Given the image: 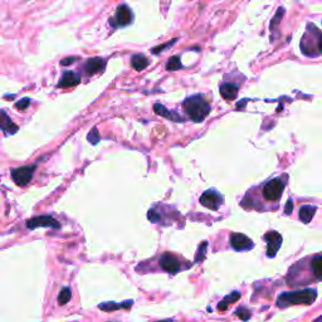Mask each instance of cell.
<instances>
[{
	"mask_svg": "<svg viewBox=\"0 0 322 322\" xmlns=\"http://www.w3.org/2000/svg\"><path fill=\"white\" fill-rule=\"evenodd\" d=\"M287 281L291 287L322 281V253L313 254L296 263L290 269Z\"/></svg>",
	"mask_w": 322,
	"mask_h": 322,
	"instance_id": "obj_1",
	"label": "cell"
},
{
	"mask_svg": "<svg viewBox=\"0 0 322 322\" xmlns=\"http://www.w3.org/2000/svg\"><path fill=\"white\" fill-rule=\"evenodd\" d=\"M185 112L194 122L204 121V118L209 115L210 105L203 95H195L188 97L183 104Z\"/></svg>",
	"mask_w": 322,
	"mask_h": 322,
	"instance_id": "obj_2",
	"label": "cell"
},
{
	"mask_svg": "<svg viewBox=\"0 0 322 322\" xmlns=\"http://www.w3.org/2000/svg\"><path fill=\"white\" fill-rule=\"evenodd\" d=\"M317 299L316 290H303L297 292L282 293L277 300L278 307H288L292 304H311Z\"/></svg>",
	"mask_w": 322,
	"mask_h": 322,
	"instance_id": "obj_3",
	"label": "cell"
},
{
	"mask_svg": "<svg viewBox=\"0 0 322 322\" xmlns=\"http://www.w3.org/2000/svg\"><path fill=\"white\" fill-rule=\"evenodd\" d=\"M287 176L284 175L283 177H276L269 180L268 183L264 184L263 190H262V194H263V198L267 201H272V203H278V200L281 199L282 193L284 190V186L287 184Z\"/></svg>",
	"mask_w": 322,
	"mask_h": 322,
	"instance_id": "obj_4",
	"label": "cell"
},
{
	"mask_svg": "<svg viewBox=\"0 0 322 322\" xmlns=\"http://www.w3.org/2000/svg\"><path fill=\"white\" fill-rule=\"evenodd\" d=\"M36 170V165L32 166H23V168L13 169L12 170V177L15 184L19 186H25L32 179L33 174Z\"/></svg>",
	"mask_w": 322,
	"mask_h": 322,
	"instance_id": "obj_5",
	"label": "cell"
},
{
	"mask_svg": "<svg viewBox=\"0 0 322 322\" xmlns=\"http://www.w3.org/2000/svg\"><path fill=\"white\" fill-rule=\"evenodd\" d=\"M159 263L163 271H165V272L168 273H172V275L180 272L181 269H183L180 260L170 253H164L163 256L160 257Z\"/></svg>",
	"mask_w": 322,
	"mask_h": 322,
	"instance_id": "obj_6",
	"label": "cell"
},
{
	"mask_svg": "<svg viewBox=\"0 0 322 322\" xmlns=\"http://www.w3.org/2000/svg\"><path fill=\"white\" fill-rule=\"evenodd\" d=\"M200 204L212 210H218L220 204H223V196L216 190L210 189L200 196Z\"/></svg>",
	"mask_w": 322,
	"mask_h": 322,
	"instance_id": "obj_7",
	"label": "cell"
},
{
	"mask_svg": "<svg viewBox=\"0 0 322 322\" xmlns=\"http://www.w3.org/2000/svg\"><path fill=\"white\" fill-rule=\"evenodd\" d=\"M132 12L127 5L122 4L117 8L115 14V18H113L112 24L115 27H127L132 23Z\"/></svg>",
	"mask_w": 322,
	"mask_h": 322,
	"instance_id": "obj_8",
	"label": "cell"
},
{
	"mask_svg": "<svg viewBox=\"0 0 322 322\" xmlns=\"http://www.w3.org/2000/svg\"><path fill=\"white\" fill-rule=\"evenodd\" d=\"M264 239H266L267 242V256H268L269 258H273L276 254H277V252L279 251L282 245L281 234L275 231L268 232V233L264 236Z\"/></svg>",
	"mask_w": 322,
	"mask_h": 322,
	"instance_id": "obj_9",
	"label": "cell"
},
{
	"mask_svg": "<svg viewBox=\"0 0 322 322\" xmlns=\"http://www.w3.org/2000/svg\"><path fill=\"white\" fill-rule=\"evenodd\" d=\"M27 227L29 229H36L39 227H50V228H56L58 229L61 225L57 222L56 219L52 218L49 215H42V216H36V218H32L29 220H27Z\"/></svg>",
	"mask_w": 322,
	"mask_h": 322,
	"instance_id": "obj_10",
	"label": "cell"
},
{
	"mask_svg": "<svg viewBox=\"0 0 322 322\" xmlns=\"http://www.w3.org/2000/svg\"><path fill=\"white\" fill-rule=\"evenodd\" d=\"M231 245L236 251H249L253 248V242L248 236L240 233H232L231 236Z\"/></svg>",
	"mask_w": 322,
	"mask_h": 322,
	"instance_id": "obj_11",
	"label": "cell"
},
{
	"mask_svg": "<svg viewBox=\"0 0 322 322\" xmlns=\"http://www.w3.org/2000/svg\"><path fill=\"white\" fill-rule=\"evenodd\" d=\"M106 67V61L102 58H91L88 59L85 64V72L88 76H93L100 72H102Z\"/></svg>",
	"mask_w": 322,
	"mask_h": 322,
	"instance_id": "obj_12",
	"label": "cell"
},
{
	"mask_svg": "<svg viewBox=\"0 0 322 322\" xmlns=\"http://www.w3.org/2000/svg\"><path fill=\"white\" fill-rule=\"evenodd\" d=\"M80 82V76H78L77 73H74V72L68 71L63 73L62 78H61V81L58 82V87H61V88H68V87L76 86V85H78Z\"/></svg>",
	"mask_w": 322,
	"mask_h": 322,
	"instance_id": "obj_13",
	"label": "cell"
},
{
	"mask_svg": "<svg viewBox=\"0 0 322 322\" xmlns=\"http://www.w3.org/2000/svg\"><path fill=\"white\" fill-rule=\"evenodd\" d=\"M220 95L227 101L236 100L238 95V86L234 83H223L220 86Z\"/></svg>",
	"mask_w": 322,
	"mask_h": 322,
	"instance_id": "obj_14",
	"label": "cell"
},
{
	"mask_svg": "<svg viewBox=\"0 0 322 322\" xmlns=\"http://www.w3.org/2000/svg\"><path fill=\"white\" fill-rule=\"evenodd\" d=\"M154 109H155V112H156L157 115L169 118V120H172V121H176V122L183 121V117H180V116L177 115L176 112H172V111H168V108H166L165 106H163V105L156 104L154 106Z\"/></svg>",
	"mask_w": 322,
	"mask_h": 322,
	"instance_id": "obj_15",
	"label": "cell"
},
{
	"mask_svg": "<svg viewBox=\"0 0 322 322\" xmlns=\"http://www.w3.org/2000/svg\"><path fill=\"white\" fill-rule=\"evenodd\" d=\"M133 304L132 300H129V301H125L124 303H115V302H107V303H102L98 306V308L102 311H106V312H112V311L117 310V308H130Z\"/></svg>",
	"mask_w": 322,
	"mask_h": 322,
	"instance_id": "obj_16",
	"label": "cell"
},
{
	"mask_svg": "<svg viewBox=\"0 0 322 322\" xmlns=\"http://www.w3.org/2000/svg\"><path fill=\"white\" fill-rule=\"evenodd\" d=\"M0 127H1V130L4 131L5 133H15L18 131V126L14 125L8 116H6L5 111H1V121H0Z\"/></svg>",
	"mask_w": 322,
	"mask_h": 322,
	"instance_id": "obj_17",
	"label": "cell"
},
{
	"mask_svg": "<svg viewBox=\"0 0 322 322\" xmlns=\"http://www.w3.org/2000/svg\"><path fill=\"white\" fill-rule=\"evenodd\" d=\"M315 213H316V207H312V205H304V207H302L300 209V219H301V222H303L304 224L310 223Z\"/></svg>",
	"mask_w": 322,
	"mask_h": 322,
	"instance_id": "obj_18",
	"label": "cell"
},
{
	"mask_svg": "<svg viewBox=\"0 0 322 322\" xmlns=\"http://www.w3.org/2000/svg\"><path fill=\"white\" fill-rule=\"evenodd\" d=\"M131 64L136 71H144L149 65V59L144 54H135L131 58Z\"/></svg>",
	"mask_w": 322,
	"mask_h": 322,
	"instance_id": "obj_19",
	"label": "cell"
},
{
	"mask_svg": "<svg viewBox=\"0 0 322 322\" xmlns=\"http://www.w3.org/2000/svg\"><path fill=\"white\" fill-rule=\"evenodd\" d=\"M240 297V293L239 292H233L232 295L227 296L224 300H223L222 302H219L218 304V310L219 311H225L228 308V304L229 303H234L236 301H238Z\"/></svg>",
	"mask_w": 322,
	"mask_h": 322,
	"instance_id": "obj_20",
	"label": "cell"
},
{
	"mask_svg": "<svg viewBox=\"0 0 322 322\" xmlns=\"http://www.w3.org/2000/svg\"><path fill=\"white\" fill-rule=\"evenodd\" d=\"M71 297H72L71 288H69V287H63L58 295V303L61 304V306H63V304H65L69 300H71Z\"/></svg>",
	"mask_w": 322,
	"mask_h": 322,
	"instance_id": "obj_21",
	"label": "cell"
},
{
	"mask_svg": "<svg viewBox=\"0 0 322 322\" xmlns=\"http://www.w3.org/2000/svg\"><path fill=\"white\" fill-rule=\"evenodd\" d=\"M180 68H183V64H181L180 58L177 56L172 57V58L168 61V63H166V69H168V71H177V69Z\"/></svg>",
	"mask_w": 322,
	"mask_h": 322,
	"instance_id": "obj_22",
	"label": "cell"
},
{
	"mask_svg": "<svg viewBox=\"0 0 322 322\" xmlns=\"http://www.w3.org/2000/svg\"><path fill=\"white\" fill-rule=\"evenodd\" d=\"M207 247H208V242H203L200 245H199L198 252L195 254V262H201V260L205 258V253H207Z\"/></svg>",
	"mask_w": 322,
	"mask_h": 322,
	"instance_id": "obj_23",
	"label": "cell"
},
{
	"mask_svg": "<svg viewBox=\"0 0 322 322\" xmlns=\"http://www.w3.org/2000/svg\"><path fill=\"white\" fill-rule=\"evenodd\" d=\"M283 14H284V9H283V8H279V9H278V12L276 13L273 21H271V30L275 29V28L277 27L278 24H279L281 19L283 18Z\"/></svg>",
	"mask_w": 322,
	"mask_h": 322,
	"instance_id": "obj_24",
	"label": "cell"
},
{
	"mask_svg": "<svg viewBox=\"0 0 322 322\" xmlns=\"http://www.w3.org/2000/svg\"><path fill=\"white\" fill-rule=\"evenodd\" d=\"M236 315L239 317V319H242L243 321H247V320H249V317H251V312H249V310H247L245 307L236 308Z\"/></svg>",
	"mask_w": 322,
	"mask_h": 322,
	"instance_id": "obj_25",
	"label": "cell"
},
{
	"mask_svg": "<svg viewBox=\"0 0 322 322\" xmlns=\"http://www.w3.org/2000/svg\"><path fill=\"white\" fill-rule=\"evenodd\" d=\"M176 41H177V39H172V41L168 42V43H164V44H161V45H159V47L154 48V49H152V53L157 54V53H160V52H163V50H165L166 48L172 47V45L174 44V43H175V42H176Z\"/></svg>",
	"mask_w": 322,
	"mask_h": 322,
	"instance_id": "obj_26",
	"label": "cell"
},
{
	"mask_svg": "<svg viewBox=\"0 0 322 322\" xmlns=\"http://www.w3.org/2000/svg\"><path fill=\"white\" fill-rule=\"evenodd\" d=\"M88 140H89V142L93 144V145H96V144L100 141V136H98V132L96 129H93V130L91 131V133L88 135Z\"/></svg>",
	"mask_w": 322,
	"mask_h": 322,
	"instance_id": "obj_27",
	"label": "cell"
},
{
	"mask_svg": "<svg viewBox=\"0 0 322 322\" xmlns=\"http://www.w3.org/2000/svg\"><path fill=\"white\" fill-rule=\"evenodd\" d=\"M29 104H30V100L29 98L25 97V98H23V100L19 101V102H17V104H15V107L19 109H25L28 106H29Z\"/></svg>",
	"mask_w": 322,
	"mask_h": 322,
	"instance_id": "obj_28",
	"label": "cell"
},
{
	"mask_svg": "<svg viewBox=\"0 0 322 322\" xmlns=\"http://www.w3.org/2000/svg\"><path fill=\"white\" fill-rule=\"evenodd\" d=\"M292 210H293V203H292V200L290 199V200L287 201L286 208H284V213L291 214V213H292Z\"/></svg>",
	"mask_w": 322,
	"mask_h": 322,
	"instance_id": "obj_29",
	"label": "cell"
},
{
	"mask_svg": "<svg viewBox=\"0 0 322 322\" xmlns=\"http://www.w3.org/2000/svg\"><path fill=\"white\" fill-rule=\"evenodd\" d=\"M76 59H77V58H74V57H69V58H64V59H62V61H61V64H62V65H69V64H72V63H73L74 61H76Z\"/></svg>",
	"mask_w": 322,
	"mask_h": 322,
	"instance_id": "obj_30",
	"label": "cell"
}]
</instances>
